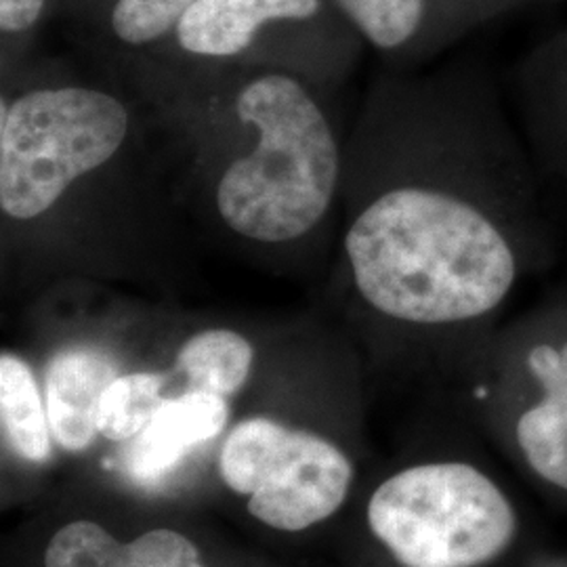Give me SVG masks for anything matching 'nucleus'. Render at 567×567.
Instances as JSON below:
<instances>
[{"instance_id": "nucleus-1", "label": "nucleus", "mask_w": 567, "mask_h": 567, "mask_svg": "<svg viewBox=\"0 0 567 567\" xmlns=\"http://www.w3.org/2000/svg\"><path fill=\"white\" fill-rule=\"evenodd\" d=\"M545 183L484 72L383 79L344 147L343 265L355 297L408 328L486 322L550 264Z\"/></svg>"}, {"instance_id": "nucleus-2", "label": "nucleus", "mask_w": 567, "mask_h": 567, "mask_svg": "<svg viewBox=\"0 0 567 567\" xmlns=\"http://www.w3.org/2000/svg\"><path fill=\"white\" fill-rule=\"evenodd\" d=\"M243 142L208 177L213 213L236 240H307L343 196L344 143L322 103L288 72H261L231 95Z\"/></svg>"}, {"instance_id": "nucleus-3", "label": "nucleus", "mask_w": 567, "mask_h": 567, "mask_svg": "<svg viewBox=\"0 0 567 567\" xmlns=\"http://www.w3.org/2000/svg\"><path fill=\"white\" fill-rule=\"evenodd\" d=\"M118 95L84 84H42L0 105V215L4 231L37 229L74 192L118 163L133 137Z\"/></svg>"}, {"instance_id": "nucleus-4", "label": "nucleus", "mask_w": 567, "mask_h": 567, "mask_svg": "<svg viewBox=\"0 0 567 567\" xmlns=\"http://www.w3.org/2000/svg\"><path fill=\"white\" fill-rule=\"evenodd\" d=\"M368 526L400 566L482 567L511 547L517 515L480 468L431 463L377 487Z\"/></svg>"}, {"instance_id": "nucleus-5", "label": "nucleus", "mask_w": 567, "mask_h": 567, "mask_svg": "<svg viewBox=\"0 0 567 567\" xmlns=\"http://www.w3.org/2000/svg\"><path fill=\"white\" fill-rule=\"evenodd\" d=\"M219 468L225 486L250 498V515L280 532H301L334 515L353 477L334 444L265 416L229 431Z\"/></svg>"}, {"instance_id": "nucleus-6", "label": "nucleus", "mask_w": 567, "mask_h": 567, "mask_svg": "<svg viewBox=\"0 0 567 567\" xmlns=\"http://www.w3.org/2000/svg\"><path fill=\"white\" fill-rule=\"evenodd\" d=\"M511 105L547 183L567 187V25L515 65Z\"/></svg>"}, {"instance_id": "nucleus-7", "label": "nucleus", "mask_w": 567, "mask_h": 567, "mask_svg": "<svg viewBox=\"0 0 567 567\" xmlns=\"http://www.w3.org/2000/svg\"><path fill=\"white\" fill-rule=\"evenodd\" d=\"M524 349V370L538 395L517 419V444L545 482L567 492V334Z\"/></svg>"}, {"instance_id": "nucleus-8", "label": "nucleus", "mask_w": 567, "mask_h": 567, "mask_svg": "<svg viewBox=\"0 0 567 567\" xmlns=\"http://www.w3.org/2000/svg\"><path fill=\"white\" fill-rule=\"evenodd\" d=\"M116 358L95 344L60 349L44 368V408L51 435L68 452H82L100 433L103 393L121 377Z\"/></svg>"}, {"instance_id": "nucleus-9", "label": "nucleus", "mask_w": 567, "mask_h": 567, "mask_svg": "<svg viewBox=\"0 0 567 567\" xmlns=\"http://www.w3.org/2000/svg\"><path fill=\"white\" fill-rule=\"evenodd\" d=\"M344 20L379 53L414 58L480 25L465 0H334Z\"/></svg>"}, {"instance_id": "nucleus-10", "label": "nucleus", "mask_w": 567, "mask_h": 567, "mask_svg": "<svg viewBox=\"0 0 567 567\" xmlns=\"http://www.w3.org/2000/svg\"><path fill=\"white\" fill-rule=\"evenodd\" d=\"M229 419L227 398L206 391L168 395L150 425L131 440L124 471L137 482H156L179 465L192 447L217 437Z\"/></svg>"}, {"instance_id": "nucleus-11", "label": "nucleus", "mask_w": 567, "mask_h": 567, "mask_svg": "<svg viewBox=\"0 0 567 567\" xmlns=\"http://www.w3.org/2000/svg\"><path fill=\"white\" fill-rule=\"evenodd\" d=\"M320 0H196L175 37L185 53L196 58H238L271 21L311 20Z\"/></svg>"}, {"instance_id": "nucleus-12", "label": "nucleus", "mask_w": 567, "mask_h": 567, "mask_svg": "<svg viewBox=\"0 0 567 567\" xmlns=\"http://www.w3.org/2000/svg\"><path fill=\"white\" fill-rule=\"evenodd\" d=\"M255 364L250 341L229 328H206L179 347L171 368L182 391H206L221 398L238 393Z\"/></svg>"}, {"instance_id": "nucleus-13", "label": "nucleus", "mask_w": 567, "mask_h": 567, "mask_svg": "<svg viewBox=\"0 0 567 567\" xmlns=\"http://www.w3.org/2000/svg\"><path fill=\"white\" fill-rule=\"evenodd\" d=\"M0 416L2 431L21 458L44 463L51 456V426L32 368L20 355H0Z\"/></svg>"}, {"instance_id": "nucleus-14", "label": "nucleus", "mask_w": 567, "mask_h": 567, "mask_svg": "<svg viewBox=\"0 0 567 567\" xmlns=\"http://www.w3.org/2000/svg\"><path fill=\"white\" fill-rule=\"evenodd\" d=\"M173 385L177 383L171 370H135L121 374L103 393L97 414L100 435L110 442L135 440L161 410Z\"/></svg>"}, {"instance_id": "nucleus-15", "label": "nucleus", "mask_w": 567, "mask_h": 567, "mask_svg": "<svg viewBox=\"0 0 567 567\" xmlns=\"http://www.w3.org/2000/svg\"><path fill=\"white\" fill-rule=\"evenodd\" d=\"M124 545L95 522H72L51 538L44 567H118Z\"/></svg>"}, {"instance_id": "nucleus-16", "label": "nucleus", "mask_w": 567, "mask_h": 567, "mask_svg": "<svg viewBox=\"0 0 567 567\" xmlns=\"http://www.w3.org/2000/svg\"><path fill=\"white\" fill-rule=\"evenodd\" d=\"M196 0H116L110 25L118 41L143 47L175 32Z\"/></svg>"}, {"instance_id": "nucleus-17", "label": "nucleus", "mask_w": 567, "mask_h": 567, "mask_svg": "<svg viewBox=\"0 0 567 567\" xmlns=\"http://www.w3.org/2000/svg\"><path fill=\"white\" fill-rule=\"evenodd\" d=\"M118 567H203L198 548L175 529H150L126 543Z\"/></svg>"}, {"instance_id": "nucleus-18", "label": "nucleus", "mask_w": 567, "mask_h": 567, "mask_svg": "<svg viewBox=\"0 0 567 567\" xmlns=\"http://www.w3.org/2000/svg\"><path fill=\"white\" fill-rule=\"evenodd\" d=\"M47 0H0L2 34H21L41 20Z\"/></svg>"}, {"instance_id": "nucleus-19", "label": "nucleus", "mask_w": 567, "mask_h": 567, "mask_svg": "<svg viewBox=\"0 0 567 567\" xmlns=\"http://www.w3.org/2000/svg\"><path fill=\"white\" fill-rule=\"evenodd\" d=\"M465 2L473 18L482 25L496 18H503L507 13H517L522 9H529L548 0H465Z\"/></svg>"}, {"instance_id": "nucleus-20", "label": "nucleus", "mask_w": 567, "mask_h": 567, "mask_svg": "<svg viewBox=\"0 0 567 567\" xmlns=\"http://www.w3.org/2000/svg\"><path fill=\"white\" fill-rule=\"evenodd\" d=\"M548 2H553V0H548Z\"/></svg>"}]
</instances>
